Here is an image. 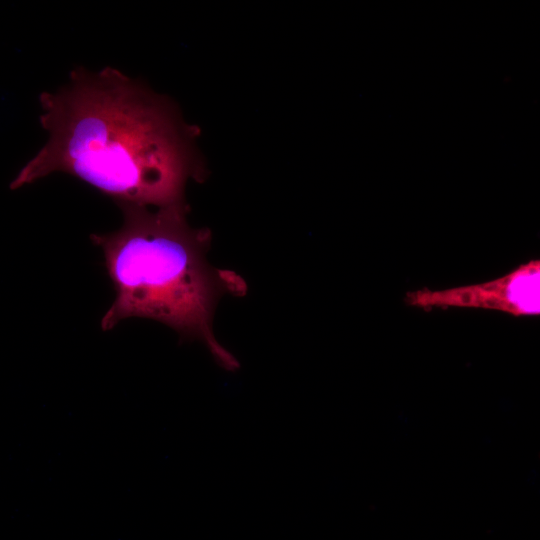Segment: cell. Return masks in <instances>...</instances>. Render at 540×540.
Here are the masks:
<instances>
[{"label":"cell","instance_id":"obj_1","mask_svg":"<svg viewBox=\"0 0 540 540\" xmlns=\"http://www.w3.org/2000/svg\"><path fill=\"white\" fill-rule=\"evenodd\" d=\"M46 144L19 171L12 190L49 174L72 175L120 204L183 203L203 166L197 130L174 103L120 70L74 68L68 83L42 92Z\"/></svg>","mask_w":540,"mask_h":540},{"label":"cell","instance_id":"obj_2","mask_svg":"<svg viewBox=\"0 0 540 540\" xmlns=\"http://www.w3.org/2000/svg\"><path fill=\"white\" fill-rule=\"evenodd\" d=\"M121 227L90 236L102 249L115 298L103 315L102 330L131 317L159 321L183 339L204 344L223 369L239 368L235 356L213 332L221 295L242 286L231 272L215 270L206 259L208 230L192 228L186 202L155 209L120 204Z\"/></svg>","mask_w":540,"mask_h":540},{"label":"cell","instance_id":"obj_3","mask_svg":"<svg viewBox=\"0 0 540 540\" xmlns=\"http://www.w3.org/2000/svg\"><path fill=\"white\" fill-rule=\"evenodd\" d=\"M540 261L531 260L496 280L434 291L407 292L405 302L429 310L433 307H473L499 310L514 316L538 315Z\"/></svg>","mask_w":540,"mask_h":540}]
</instances>
